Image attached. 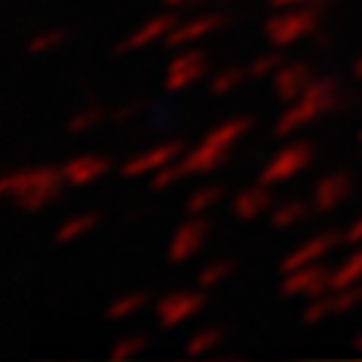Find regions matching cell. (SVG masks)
Returning <instances> with one entry per match:
<instances>
[{"label": "cell", "instance_id": "cell-1", "mask_svg": "<svg viewBox=\"0 0 362 362\" xmlns=\"http://www.w3.org/2000/svg\"><path fill=\"white\" fill-rule=\"evenodd\" d=\"M251 130V118L247 115H235L221 121L218 127H211L202 139L181 154V175L194 178V175H209L211 169H218L226 157L233 154V148L245 139V133Z\"/></svg>", "mask_w": 362, "mask_h": 362}, {"label": "cell", "instance_id": "cell-2", "mask_svg": "<svg viewBox=\"0 0 362 362\" xmlns=\"http://www.w3.org/2000/svg\"><path fill=\"white\" fill-rule=\"evenodd\" d=\"M64 175L61 169L52 166H28V169H16L4 178L0 194H4L16 209L21 211H42L45 206H52L64 190Z\"/></svg>", "mask_w": 362, "mask_h": 362}, {"label": "cell", "instance_id": "cell-3", "mask_svg": "<svg viewBox=\"0 0 362 362\" xmlns=\"http://www.w3.org/2000/svg\"><path fill=\"white\" fill-rule=\"evenodd\" d=\"M338 100H341V90H338L335 78H314L308 90H302L296 100L284 103V112L275 121V136L290 139L293 133L311 127L314 121H320L326 112H332L338 106Z\"/></svg>", "mask_w": 362, "mask_h": 362}, {"label": "cell", "instance_id": "cell-4", "mask_svg": "<svg viewBox=\"0 0 362 362\" xmlns=\"http://www.w3.org/2000/svg\"><path fill=\"white\" fill-rule=\"evenodd\" d=\"M320 28L314 6H287V9H275L266 25H263V37L272 49H290L302 40H308L311 33Z\"/></svg>", "mask_w": 362, "mask_h": 362}, {"label": "cell", "instance_id": "cell-5", "mask_svg": "<svg viewBox=\"0 0 362 362\" xmlns=\"http://www.w3.org/2000/svg\"><path fill=\"white\" fill-rule=\"evenodd\" d=\"M311 160H314V151L308 142H287L263 163L257 181H263L269 187H278L284 181H293L296 175H302L311 166Z\"/></svg>", "mask_w": 362, "mask_h": 362}, {"label": "cell", "instance_id": "cell-6", "mask_svg": "<svg viewBox=\"0 0 362 362\" xmlns=\"http://www.w3.org/2000/svg\"><path fill=\"white\" fill-rule=\"evenodd\" d=\"M362 302V284L356 287H329L320 296H314L305 302L302 308V323L305 326H317V323H326L338 314H350Z\"/></svg>", "mask_w": 362, "mask_h": 362}, {"label": "cell", "instance_id": "cell-7", "mask_svg": "<svg viewBox=\"0 0 362 362\" xmlns=\"http://www.w3.org/2000/svg\"><path fill=\"white\" fill-rule=\"evenodd\" d=\"M332 287V266L326 263H314V266H302L281 275V296L284 299H302L308 302L314 296H320Z\"/></svg>", "mask_w": 362, "mask_h": 362}, {"label": "cell", "instance_id": "cell-8", "mask_svg": "<svg viewBox=\"0 0 362 362\" xmlns=\"http://www.w3.org/2000/svg\"><path fill=\"white\" fill-rule=\"evenodd\" d=\"M206 305V290H175V293H166V296L154 305V320L160 329H175V326H185L187 320L202 311Z\"/></svg>", "mask_w": 362, "mask_h": 362}, {"label": "cell", "instance_id": "cell-9", "mask_svg": "<svg viewBox=\"0 0 362 362\" xmlns=\"http://www.w3.org/2000/svg\"><path fill=\"white\" fill-rule=\"evenodd\" d=\"M206 76H209V58L197 49V45H190V49H175L173 61L166 64L163 88L173 90V94H178V90L194 88Z\"/></svg>", "mask_w": 362, "mask_h": 362}, {"label": "cell", "instance_id": "cell-10", "mask_svg": "<svg viewBox=\"0 0 362 362\" xmlns=\"http://www.w3.org/2000/svg\"><path fill=\"white\" fill-rule=\"evenodd\" d=\"M206 239H209V223H206V218H199V214H187V221H181L175 226V233L169 235L166 259L173 266L190 263V259H194L202 251Z\"/></svg>", "mask_w": 362, "mask_h": 362}, {"label": "cell", "instance_id": "cell-11", "mask_svg": "<svg viewBox=\"0 0 362 362\" xmlns=\"http://www.w3.org/2000/svg\"><path fill=\"white\" fill-rule=\"evenodd\" d=\"M223 28H226V16L221 13H199L190 18H178V25L173 28V33L166 40V49H190V45L214 37Z\"/></svg>", "mask_w": 362, "mask_h": 362}, {"label": "cell", "instance_id": "cell-12", "mask_svg": "<svg viewBox=\"0 0 362 362\" xmlns=\"http://www.w3.org/2000/svg\"><path fill=\"white\" fill-rule=\"evenodd\" d=\"M181 154H185L181 142H160V145H154V148H148V151L130 157V160L124 163L118 173H121V178H130V181H136V178H154L160 169H166L169 163H175Z\"/></svg>", "mask_w": 362, "mask_h": 362}, {"label": "cell", "instance_id": "cell-13", "mask_svg": "<svg viewBox=\"0 0 362 362\" xmlns=\"http://www.w3.org/2000/svg\"><path fill=\"white\" fill-rule=\"evenodd\" d=\"M341 242V235L338 233H317L311 239H305L299 247H293V251L281 259L278 272L284 275V272H293V269H302V266H314V263H326V257L335 251V245Z\"/></svg>", "mask_w": 362, "mask_h": 362}, {"label": "cell", "instance_id": "cell-14", "mask_svg": "<svg viewBox=\"0 0 362 362\" xmlns=\"http://www.w3.org/2000/svg\"><path fill=\"white\" fill-rule=\"evenodd\" d=\"M175 25H178L175 13H173V9H166V13L154 16V18H148V21H142V25L136 28L130 37L118 45V52L130 54V52H142V49H151V45H160V42L166 45L169 33H173Z\"/></svg>", "mask_w": 362, "mask_h": 362}, {"label": "cell", "instance_id": "cell-15", "mask_svg": "<svg viewBox=\"0 0 362 362\" xmlns=\"http://www.w3.org/2000/svg\"><path fill=\"white\" fill-rule=\"evenodd\" d=\"M350 194H354V181H350V175L347 173H329L314 185L308 202L317 214H329L338 206H344Z\"/></svg>", "mask_w": 362, "mask_h": 362}, {"label": "cell", "instance_id": "cell-16", "mask_svg": "<svg viewBox=\"0 0 362 362\" xmlns=\"http://www.w3.org/2000/svg\"><path fill=\"white\" fill-rule=\"evenodd\" d=\"M230 211L239 223H254L259 218H266L272 211V187L257 181L254 187H245L239 190L233 199H230Z\"/></svg>", "mask_w": 362, "mask_h": 362}, {"label": "cell", "instance_id": "cell-17", "mask_svg": "<svg viewBox=\"0 0 362 362\" xmlns=\"http://www.w3.org/2000/svg\"><path fill=\"white\" fill-rule=\"evenodd\" d=\"M314 70L308 64L302 61H293V64H281V70L272 76V90H275V97L281 103H290V100H296L302 90H308V85L314 82Z\"/></svg>", "mask_w": 362, "mask_h": 362}, {"label": "cell", "instance_id": "cell-18", "mask_svg": "<svg viewBox=\"0 0 362 362\" xmlns=\"http://www.w3.org/2000/svg\"><path fill=\"white\" fill-rule=\"evenodd\" d=\"M106 173H109V160L106 157H97V154H78L61 166L66 187H88L103 178Z\"/></svg>", "mask_w": 362, "mask_h": 362}, {"label": "cell", "instance_id": "cell-19", "mask_svg": "<svg viewBox=\"0 0 362 362\" xmlns=\"http://www.w3.org/2000/svg\"><path fill=\"white\" fill-rule=\"evenodd\" d=\"M311 202H302V199H290V202H278V206H272V211L266 214V221L272 230H293V226H299L305 218H308Z\"/></svg>", "mask_w": 362, "mask_h": 362}, {"label": "cell", "instance_id": "cell-20", "mask_svg": "<svg viewBox=\"0 0 362 362\" xmlns=\"http://www.w3.org/2000/svg\"><path fill=\"white\" fill-rule=\"evenodd\" d=\"M148 308V293L142 290H130V293H121L118 299H112V305L106 308V320L112 323H121V320H133L136 314H142Z\"/></svg>", "mask_w": 362, "mask_h": 362}, {"label": "cell", "instance_id": "cell-21", "mask_svg": "<svg viewBox=\"0 0 362 362\" xmlns=\"http://www.w3.org/2000/svg\"><path fill=\"white\" fill-rule=\"evenodd\" d=\"M362 284V245H350V254L332 266V287Z\"/></svg>", "mask_w": 362, "mask_h": 362}, {"label": "cell", "instance_id": "cell-22", "mask_svg": "<svg viewBox=\"0 0 362 362\" xmlns=\"http://www.w3.org/2000/svg\"><path fill=\"white\" fill-rule=\"evenodd\" d=\"M97 214L94 211H82V214H73V218H66L58 230H54V242L58 245H70V242H78L85 239V235L97 226Z\"/></svg>", "mask_w": 362, "mask_h": 362}, {"label": "cell", "instance_id": "cell-23", "mask_svg": "<svg viewBox=\"0 0 362 362\" xmlns=\"http://www.w3.org/2000/svg\"><path fill=\"white\" fill-rule=\"evenodd\" d=\"M221 199H223V187L221 185H202L187 197L185 209H187V214H199V218H206V214H211L214 209L221 206Z\"/></svg>", "mask_w": 362, "mask_h": 362}, {"label": "cell", "instance_id": "cell-24", "mask_svg": "<svg viewBox=\"0 0 362 362\" xmlns=\"http://www.w3.org/2000/svg\"><path fill=\"white\" fill-rule=\"evenodd\" d=\"M247 78H251L247 76V66H226V70L209 76V88H211V94L226 97V94H233V90H239Z\"/></svg>", "mask_w": 362, "mask_h": 362}, {"label": "cell", "instance_id": "cell-25", "mask_svg": "<svg viewBox=\"0 0 362 362\" xmlns=\"http://www.w3.org/2000/svg\"><path fill=\"white\" fill-rule=\"evenodd\" d=\"M221 341H223V332L214 329V326H206V329H197L194 335H187L185 354L187 356H209L221 347Z\"/></svg>", "mask_w": 362, "mask_h": 362}, {"label": "cell", "instance_id": "cell-26", "mask_svg": "<svg viewBox=\"0 0 362 362\" xmlns=\"http://www.w3.org/2000/svg\"><path fill=\"white\" fill-rule=\"evenodd\" d=\"M233 275V259H211V263H206L199 269V275H197V287L199 290H218L226 278Z\"/></svg>", "mask_w": 362, "mask_h": 362}, {"label": "cell", "instance_id": "cell-27", "mask_svg": "<svg viewBox=\"0 0 362 362\" xmlns=\"http://www.w3.org/2000/svg\"><path fill=\"white\" fill-rule=\"evenodd\" d=\"M145 350H148V335H127L112 344L109 356L112 359H136V356H142Z\"/></svg>", "mask_w": 362, "mask_h": 362}, {"label": "cell", "instance_id": "cell-28", "mask_svg": "<svg viewBox=\"0 0 362 362\" xmlns=\"http://www.w3.org/2000/svg\"><path fill=\"white\" fill-rule=\"evenodd\" d=\"M281 49H275V52H263V54H257V58L247 64V76L251 78H272L278 70H281V54H278Z\"/></svg>", "mask_w": 362, "mask_h": 362}, {"label": "cell", "instance_id": "cell-29", "mask_svg": "<svg viewBox=\"0 0 362 362\" xmlns=\"http://www.w3.org/2000/svg\"><path fill=\"white\" fill-rule=\"evenodd\" d=\"M103 118H106L103 109H82V112H76V115L66 121V130L76 133V136H82V133H90L94 127H100Z\"/></svg>", "mask_w": 362, "mask_h": 362}, {"label": "cell", "instance_id": "cell-30", "mask_svg": "<svg viewBox=\"0 0 362 362\" xmlns=\"http://www.w3.org/2000/svg\"><path fill=\"white\" fill-rule=\"evenodd\" d=\"M66 40V30H42L40 37H33L30 40V45H28V52L30 54H45V52H54L58 49V45Z\"/></svg>", "mask_w": 362, "mask_h": 362}, {"label": "cell", "instance_id": "cell-31", "mask_svg": "<svg viewBox=\"0 0 362 362\" xmlns=\"http://www.w3.org/2000/svg\"><path fill=\"white\" fill-rule=\"evenodd\" d=\"M341 242L344 245H362V214L341 233Z\"/></svg>", "mask_w": 362, "mask_h": 362}, {"label": "cell", "instance_id": "cell-32", "mask_svg": "<svg viewBox=\"0 0 362 362\" xmlns=\"http://www.w3.org/2000/svg\"><path fill=\"white\" fill-rule=\"evenodd\" d=\"M323 0H272L275 9H287V6H320Z\"/></svg>", "mask_w": 362, "mask_h": 362}, {"label": "cell", "instance_id": "cell-33", "mask_svg": "<svg viewBox=\"0 0 362 362\" xmlns=\"http://www.w3.org/2000/svg\"><path fill=\"white\" fill-rule=\"evenodd\" d=\"M202 0H163L166 9H173V13H181V9H190V6H199Z\"/></svg>", "mask_w": 362, "mask_h": 362}, {"label": "cell", "instance_id": "cell-34", "mask_svg": "<svg viewBox=\"0 0 362 362\" xmlns=\"http://www.w3.org/2000/svg\"><path fill=\"white\" fill-rule=\"evenodd\" d=\"M350 73H354V78H359V82H362V54L354 61V70H350Z\"/></svg>", "mask_w": 362, "mask_h": 362}, {"label": "cell", "instance_id": "cell-35", "mask_svg": "<svg viewBox=\"0 0 362 362\" xmlns=\"http://www.w3.org/2000/svg\"><path fill=\"white\" fill-rule=\"evenodd\" d=\"M354 350H356V354H362V329L354 335Z\"/></svg>", "mask_w": 362, "mask_h": 362}, {"label": "cell", "instance_id": "cell-36", "mask_svg": "<svg viewBox=\"0 0 362 362\" xmlns=\"http://www.w3.org/2000/svg\"><path fill=\"white\" fill-rule=\"evenodd\" d=\"M359 142H362V130H359Z\"/></svg>", "mask_w": 362, "mask_h": 362}]
</instances>
